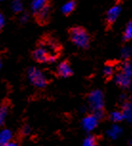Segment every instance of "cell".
Returning a JSON list of instances; mask_svg holds the SVG:
<instances>
[{"label": "cell", "mask_w": 132, "mask_h": 146, "mask_svg": "<svg viewBox=\"0 0 132 146\" xmlns=\"http://www.w3.org/2000/svg\"><path fill=\"white\" fill-rule=\"evenodd\" d=\"M96 122H97V119H96L95 116H88L87 118L84 119V125L86 126V128L88 127V129H92L96 126Z\"/></svg>", "instance_id": "5bb4252c"}, {"label": "cell", "mask_w": 132, "mask_h": 146, "mask_svg": "<svg viewBox=\"0 0 132 146\" xmlns=\"http://www.w3.org/2000/svg\"><path fill=\"white\" fill-rule=\"evenodd\" d=\"M51 10H52V2L46 5L45 7L42 8L40 11L35 14V17L37 22L39 25H45L49 22L50 19V15H51Z\"/></svg>", "instance_id": "5b68a950"}, {"label": "cell", "mask_w": 132, "mask_h": 146, "mask_svg": "<svg viewBox=\"0 0 132 146\" xmlns=\"http://www.w3.org/2000/svg\"><path fill=\"white\" fill-rule=\"evenodd\" d=\"M8 110H9V105L6 103H2V105L0 106V127L4 124L8 113Z\"/></svg>", "instance_id": "7c38bea8"}, {"label": "cell", "mask_w": 132, "mask_h": 146, "mask_svg": "<svg viewBox=\"0 0 132 146\" xmlns=\"http://www.w3.org/2000/svg\"><path fill=\"white\" fill-rule=\"evenodd\" d=\"M117 84L120 87L126 88L129 85V75H127L125 72H120L117 74Z\"/></svg>", "instance_id": "30bf717a"}, {"label": "cell", "mask_w": 132, "mask_h": 146, "mask_svg": "<svg viewBox=\"0 0 132 146\" xmlns=\"http://www.w3.org/2000/svg\"><path fill=\"white\" fill-rule=\"evenodd\" d=\"M27 19H28V15H23L22 17H20V21L23 22V23H24Z\"/></svg>", "instance_id": "d6986e66"}, {"label": "cell", "mask_w": 132, "mask_h": 146, "mask_svg": "<svg viewBox=\"0 0 132 146\" xmlns=\"http://www.w3.org/2000/svg\"><path fill=\"white\" fill-rule=\"evenodd\" d=\"M121 4H123V0H117L115 5L108 10L106 17H105L104 19L105 30L106 31L112 29V26L114 25L116 19H117V17H119V15H120V13L121 11Z\"/></svg>", "instance_id": "7a4b0ae2"}, {"label": "cell", "mask_w": 132, "mask_h": 146, "mask_svg": "<svg viewBox=\"0 0 132 146\" xmlns=\"http://www.w3.org/2000/svg\"><path fill=\"white\" fill-rule=\"evenodd\" d=\"M4 146H18V144H17V142L16 141H10V142H8L7 144H5Z\"/></svg>", "instance_id": "ac0fdd59"}, {"label": "cell", "mask_w": 132, "mask_h": 146, "mask_svg": "<svg viewBox=\"0 0 132 146\" xmlns=\"http://www.w3.org/2000/svg\"><path fill=\"white\" fill-rule=\"evenodd\" d=\"M52 0H33L32 4H31V9L33 15L38 11H40L42 8H44L47 4L51 3Z\"/></svg>", "instance_id": "ba28073f"}, {"label": "cell", "mask_w": 132, "mask_h": 146, "mask_svg": "<svg viewBox=\"0 0 132 146\" xmlns=\"http://www.w3.org/2000/svg\"><path fill=\"white\" fill-rule=\"evenodd\" d=\"M12 134L10 130L4 129L0 132V146H4L12 140Z\"/></svg>", "instance_id": "9c48e42d"}, {"label": "cell", "mask_w": 132, "mask_h": 146, "mask_svg": "<svg viewBox=\"0 0 132 146\" xmlns=\"http://www.w3.org/2000/svg\"><path fill=\"white\" fill-rule=\"evenodd\" d=\"M4 24H5V18H4V15L2 14H0V30L4 27Z\"/></svg>", "instance_id": "e0dca14e"}, {"label": "cell", "mask_w": 132, "mask_h": 146, "mask_svg": "<svg viewBox=\"0 0 132 146\" xmlns=\"http://www.w3.org/2000/svg\"><path fill=\"white\" fill-rule=\"evenodd\" d=\"M1 66H2V64H1V61H0V68H1Z\"/></svg>", "instance_id": "ffe728a7"}, {"label": "cell", "mask_w": 132, "mask_h": 146, "mask_svg": "<svg viewBox=\"0 0 132 146\" xmlns=\"http://www.w3.org/2000/svg\"><path fill=\"white\" fill-rule=\"evenodd\" d=\"M33 59L35 62H39V64H44V62H54L56 61V57H54L51 53L46 50L42 46L38 45L37 48L33 52Z\"/></svg>", "instance_id": "277c9868"}, {"label": "cell", "mask_w": 132, "mask_h": 146, "mask_svg": "<svg viewBox=\"0 0 132 146\" xmlns=\"http://www.w3.org/2000/svg\"><path fill=\"white\" fill-rule=\"evenodd\" d=\"M28 78L30 82L37 88H44L48 84V80L42 74V72L35 67H32L28 70Z\"/></svg>", "instance_id": "3957f363"}, {"label": "cell", "mask_w": 132, "mask_h": 146, "mask_svg": "<svg viewBox=\"0 0 132 146\" xmlns=\"http://www.w3.org/2000/svg\"><path fill=\"white\" fill-rule=\"evenodd\" d=\"M68 35L70 40L75 45L79 46L81 48H88L91 40V36L86 29H84L81 26H74L68 29Z\"/></svg>", "instance_id": "6da1fadb"}, {"label": "cell", "mask_w": 132, "mask_h": 146, "mask_svg": "<svg viewBox=\"0 0 132 146\" xmlns=\"http://www.w3.org/2000/svg\"><path fill=\"white\" fill-rule=\"evenodd\" d=\"M12 9L14 13H20L23 10V4L20 0H14L12 3Z\"/></svg>", "instance_id": "9a60e30c"}, {"label": "cell", "mask_w": 132, "mask_h": 146, "mask_svg": "<svg viewBox=\"0 0 132 146\" xmlns=\"http://www.w3.org/2000/svg\"><path fill=\"white\" fill-rule=\"evenodd\" d=\"M56 74L59 77L62 78H68L73 75V71L71 69V66L68 60H64L58 64V69H56Z\"/></svg>", "instance_id": "8992f818"}, {"label": "cell", "mask_w": 132, "mask_h": 146, "mask_svg": "<svg viewBox=\"0 0 132 146\" xmlns=\"http://www.w3.org/2000/svg\"><path fill=\"white\" fill-rule=\"evenodd\" d=\"M0 1H3V0H0Z\"/></svg>", "instance_id": "44dd1931"}, {"label": "cell", "mask_w": 132, "mask_h": 146, "mask_svg": "<svg viewBox=\"0 0 132 146\" xmlns=\"http://www.w3.org/2000/svg\"><path fill=\"white\" fill-rule=\"evenodd\" d=\"M98 143V137H89L85 139L84 146H96Z\"/></svg>", "instance_id": "2e32d148"}, {"label": "cell", "mask_w": 132, "mask_h": 146, "mask_svg": "<svg viewBox=\"0 0 132 146\" xmlns=\"http://www.w3.org/2000/svg\"><path fill=\"white\" fill-rule=\"evenodd\" d=\"M76 7H77V2L75 1V0H70V1H68L67 3L63 5V7H62L63 15H66V17H68L71 13H73L75 11Z\"/></svg>", "instance_id": "8fae6325"}, {"label": "cell", "mask_w": 132, "mask_h": 146, "mask_svg": "<svg viewBox=\"0 0 132 146\" xmlns=\"http://www.w3.org/2000/svg\"><path fill=\"white\" fill-rule=\"evenodd\" d=\"M123 38L125 41H128L132 38V22H129L127 26H126Z\"/></svg>", "instance_id": "4fadbf2b"}, {"label": "cell", "mask_w": 132, "mask_h": 146, "mask_svg": "<svg viewBox=\"0 0 132 146\" xmlns=\"http://www.w3.org/2000/svg\"><path fill=\"white\" fill-rule=\"evenodd\" d=\"M119 62L117 61H108L105 64L104 70H103V76H104L105 82H108L112 79L113 74L115 72V69L118 68Z\"/></svg>", "instance_id": "52a82bcc"}]
</instances>
